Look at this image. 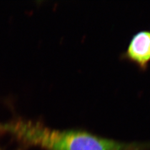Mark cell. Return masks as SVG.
I'll use <instances>...</instances> for the list:
<instances>
[{"mask_svg": "<svg viewBox=\"0 0 150 150\" xmlns=\"http://www.w3.org/2000/svg\"><path fill=\"white\" fill-rule=\"evenodd\" d=\"M126 54L129 59L145 68L150 61V31H142L134 35Z\"/></svg>", "mask_w": 150, "mask_h": 150, "instance_id": "cell-2", "label": "cell"}, {"mask_svg": "<svg viewBox=\"0 0 150 150\" xmlns=\"http://www.w3.org/2000/svg\"><path fill=\"white\" fill-rule=\"evenodd\" d=\"M5 132L23 146L43 150H150V142H121L86 131L56 129L21 117L9 120Z\"/></svg>", "mask_w": 150, "mask_h": 150, "instance_id": "cell-1", "label": "cell"}]
</instances>
